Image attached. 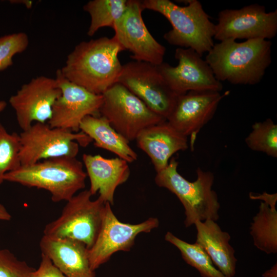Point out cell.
Here are the masks:
<instances>
[{
    "instance_id": "cell-1",
    "label": "cell",
    "mask_w": 277,
    "mask_h": 277,
    "mask_svg": "<svg viewBox=\"0 0 277 277\" xmlns=\"http://www.w3.org/2000/svg\"><path fill=\"white\" fill-rule=\"evenodd\" d=\"M124 50L114 36L82 42L68 54L60 70L70 82L102 95L117 83L123 67L118 55Z\"/></svg>"
},
{
    "instance_id": "cell-2",
    "label": "cell",
    "mask_w": 277,
    "mask_h": 277,
    "mask_svg": "<svg viewBox=\"0 0 277 277\" xmlns=\"http://www.w3.org/2000/svg\"><path fill=\"white\" fill-rule=\"evenodd\" d=\"M271 45L264 39L240 43L226 39L214 44L205 61L219 81L254 85L262 80L271 63Z\"/></svg>"
},
{
    "instance_id": "cell-3",
    "label": "cell",
    "mask_w": 277,
    "mask_h": 277,
    "mask_svg": "<svg viewBox=\"0 0 277 277\" xmlns=\"http://www.w3.org/2000/svg\"><path fill=\"white\" fill-rule=\"evenodd\" d=\"M143 10L157 12L170 22L172 29L164 35L170 44L191 48L202 56L214 45L215 26L197 0L181 6L169 0L141 1Z\"/></svg>"
},
{
    "instance_id": "cell-4",
    "label": "cell",
    "mask_w": 277,
    "mask_h": 277,
    "mask_svg": "<svg viewBox=\"0 0 277 277\" xmlns=\"http://www.w3.org/2000/svg\"><path fill=\"white\" fill-rule=\"evenodd\" d=\"M87 173L82 162L76 157H58L29 165H21L8 172L4 181L48 191L52 201H68L84 189Z\"/></svg>"
},
{
    "instance_id": "cell-5",
    "label": "cell",
    "mask_w": 277,
    "mask_h": 277,
    "mask_svg": "<svg viewBox=\"0 0 277 277\" xmlns=\"http://www.w3.org/2000/svg\"><path fill=\"white\" fill-rule=\"evenodd\" d=\"M178 162L171 158L166 168L156 172V184L174 194L182 204L186 216L185 226L189 227L196 221L219 218L220 204L215 191L212 189L214 175L199 167L195 181L190 182L177 171Z\"/></svg>"
},
{
    "instance_id": "cell-6",
    "label": "cell",
    "mask_w": 277,
    "mask_h": 277,
    "mask_svg": "<svg viewBox=\"0 0 277 277\" xmlns=\"http://www.w3.org/2000/svg\"><path fill=\"white\" fill-rule=\"evenodd\" d=\"M91 196L85 190L67 201L60 216L45 226L44 235L78 241L90 248L100 231L105 204Z\"/></svg>"
},
{
    "instance_id": "cell-7",
    "label": "cell",
    "mask_w": 277,
    "mask_h": 277,
    "mask_svg": "<svg viewBox=\"0 0 277 277\" xmlns=\"http://www.w3.org/2000/svg\"><path fill=\"white\" fill-rule=\"evenodd\" d=\"M22 165H31L58 157H76L79 146L86 147L92 139L81 131L74 132L51 128L46 123H35L19 134Z\"/></svg>"
},
{
    "instance_id": "cell-8",
    "label": "cell",
    "mask_w": 277,
    "mask_h": 277,
    "mask_svg": "<svg viewBox=\"0 0 277 277\" xmlns=\"http://www.w3.org/2000/svg\"><path fill=\"white\" fill-rule=\"evenodd\" d=\"M102 95L101 115L129 142L135 140L146 128L166 121L119 83L112 85Z\"/></svg>"
},
{
    "instance_id": "cell-9",
    "label": "cell",
    "mask_w": 277,
    "mask_h": 277,
    "mask_svg": "<svg viewBox=\"0 0 277 277\" xmlns=\"http://www.w3.org/2000/svg\"><path fill=\"white\" fill-rule=\"evenodd\" d=\"M117 83L166 120L178 96L168 86L157 66L147 62L133 61L123 65Z\"/></svg>"
},
{
    "instance_id": "cell-10",
    "label": "cell",
    "mask_w": 277,
    "mask_h": 277,
    "mask_svg": "<svg viewBox=\"0 0 277 277\" xmlns=\"http://www.w3.org/2000/svg\"><path fill=\"white\" fill-rule=\"evenodd\" d=\"M159 225L156 217L136 224L123 223L113 212L111 205L106 203L100 231L94 244L88 249L91 268L95 271L117 251H129L138 234L150 232Z\"/></svg>"
},
{
    "instance_id": "cell-11",
    "label": "cell",
    "mask_w": 277,
    "mask_h": 277,
    "mask_svg": "<svg viewBox=\"0 0 277 277\" xmlns=\"http://www.w3.org/2000/svg\"><path fill=\"white\" fill-rule=\"evenodd\" d=\"M214 38L271 39L277 33V10L267 12L264 6L252 4L240 9H224L218 14Z\"/></svg>"
},
{
    "instance_id": "cell-12",
    "label": "cell",
    "mask_w": 277,
    "mask_h": 277,
    "mask_svg": "<svg viewBox=\"0 0 277 277\" xmlns=\"http://www.w3.org/2000/svg\"><path fill=\"white\" fill-rule=\"evenodd\" d=\"M141 1L127 0L126 9L113 29V36L131 57L158 66L163 62L165 47L150 34L142 16Z\"/></svg>"
},
{
    "instance_id": "cell-13",
    "label": "cell",
    "mask_w": 277,
    "mask_h": 277,
    "mask_svg": "<svg viewBox=\"0 0 277 277\" xmlns=\"http://www.w3.org/2000/svg\"><path fill=\"white\" fill-rule=\"evenodd\" d=\"M174 57L176 66L163 62L157 66L164 80L176 95L190 91L210 90L221 92L222 83L214 76L206 61L191 48L179 47Z\"/></svg>"
},
{
    "instance_id": "cell-14",
    "label": "cell",
    "mask_w": 277,
    "mask_h": 277,
    "mask_svg": "<svg viewBox=\"0 0 277 277\" xmlns=\"http://www.w3.org/2000/svg\"><path fill=\"white\" fill-rule=\"evenodd\" d=\"M61 94L56 78L45 76L36 77L22 85L9 100L22 130L28 129L33 122L49 121L53 106Z\"/></svg>"
},
{
    "instance_id": "cell-15",
    "label": "cell",
    "mask_w": 277,
    "mask_h": 277,
    "mask_svg": "<svg viewBox=\"0 0 277 277\" xmlns=\"http://www.w3.org/2000/svg\"><path fill=\"white\" fill-rule=\"evenodd\" d=\"M55 78L62 94L53 106L48 125L51 128L78 132L80 124L86 116L99 115L103 95L93 93L67 80L60 69L56 71Z\"/></svg>"
},
{
    "instance_id": "cell-16",
    "label": "cell",
    "mask_w": 277,
    "mask_h": 277,
    "mask_svg": "<svg viewBox=\"0 0 277 277\" xmlns=\"http://www.w3.org/2000/svg\"><path fill=\"white\" fill-rule=\"evenodd\" d=\"M229 93L205 90L190 91L177 96L167 121L187 137L193 149L197 135L213 117L221 101Z\"/></svg>"
},
{
    "instance_id": "cell-17",
    "label": "cell",
    "mask_w": 277,
    "mask_h": 277,
    "mask_svg": "<svg viewBox=\"0 0 277 277\" xmlns=\"http://www.w3.org/2000/svg\"><path fill=\"white\" fill-rule=\"evenodd\" d=\"M137 147L150 159L156 172L167 167L172 156L188 148V138L167 121L146 128L135 139Z\"/></svg>"
},
{
    "instance_id": "cell-18",
    "label": "cell",
    "mask_w": 277,
    "mask_h": 277,
    "mask_svg": "<svg viewBox=\"0 0 277 277\" xmlns=\"http://www.w3.org/2000/svg\"><path fill=\"white\" fill-rule=\"evenodd\" d=\"M82 159L90 180L89 190L92 195L98 192V197L105 203L113 205L116 188L130 176L128 163L118 157L107 159L88 154H84Z\"/></svg>"
},
{
    "instance_id": "cell-19",
    "label": "cell",
    "mask_w": 277,
    "mask_h": 277,
    "mask_svg": "<svg viewBox=\"0 0 277 277\" xmlns=\"http://www.w3.org/2000/svg\"><path fill=\"white\" fill-rule=\"evenodd\" d=\"M42 252L67 277H95L90 266L88 248L82 242L43 234L39 242Z\"/></svg>"
},
{
    "instance_id": "cell-20",
    "label": "cell",
    "mask_w": 277,
    "mask_h": 277,
    "mask_svg": "<svg viewBox=\"0 0 277 277\" xmlns=\"http://www.w3.org/2000/svg\"><path fill=\"white\" fill-rule=\"evenodd\" d=\"M196 241L210 256L212 263L225 277H233L237 260L229 244V234L223 231L216 221H196Z\"/></svg>"
},
{
    "instance_id": "cell-21",
    "label": "cell",
    "mask_w": 277,
    "mask_h": 277,
    "mask_svg": "<svg viewBox=\"0 0 277 277\" xmlns=\"http://www.w3.org/2000/svg\"><path fill=\"white\" fill-rule=\"evenodd\" d=\"M80 130L94 141L95 147L110 151L128 163L137 160V154L129 145V142L103 116H86L80 124Z\"/></svg>"
},
{
    "instance_id": "cell-22",
    "label": "cell",
    "mask_w": 277,
    "mask_h": 277,
    "mask_svg": "<svg viewBox=\"0 0 277 277\" xmlns=\"http://www.w3.org/2000/svg\"><path fill=\"white\" fill-rule=\"evenodd\" d=\"M276 203L261 202L259 211L253 218L250 234L254 245L267 254L277 252V211Z\"/></svg>"
},
{
    "instance_id": "cell-23",
    "label": "cell",
    "mask_w": 277,
    "mask_h": 277,
    "mask_svg": "<svg viewBox=\"0 0 277 277\" xmlns=\"http://www.w3.org/2000/svg\"><path fill=\"white\" fill-rule=\"evenodd\" d=\"M127 0H92L84 7L91 17L87 34L93 36L98 29L105 27L113 28L115 22L124 13Z\"/></svg>"
},
{
    "instance_id": "cell-24",
    "label": "cell",
    "mask_w": 277,
    "mask_h": 277,
    "mask_svg": "<svg viewBox=\"0 0 277 277\" xmlns=\"http://www.w3.org/2000/svg\"><path fill=\"white\" fill-rule=\"evenodd\" d=\"M165 239L181 252L183 260L195 268L202 277H225L216 269L204 249L197 243H188L167 232Z\"/></svg>"
},
{
    "instance_id": "cell-25",
    "label": "cell",
    "mask_w": 277,
    "mask_h": 277,
    "mask_svg": "<svg viewBox=\"0 0 277 277\" xmlns=\"http://www.w3.org/2000/svg\"><path fill=\"white\" fill-rule=\"evenodd\" d=\"M245 143L252 150L261 152L268 156L277 157V125L268 118L256 122L245 138Z\"/></svg>"
},
{
    "instance_id": "cell-26",
    "label": "cell",
    "mask_w": 277,
    "mask_h": 277,
    "mask_svg": "<svg viewBox=\"0 0 277 277\" xmlns=\"http://www.w3.org/2000/svg\"><path fill=\"white\" fill-rule=\"evenodd\" d=\"M19 151V134L9 133L0 123V185L4 181L6 173L21 166Z\"/></svg>"
},
{
    "instance_id": "cell-27",
    "label": "cell",
    "mask_w": 277,
    "mask_h": 277,
    "mask_svg": "<svg viewBox=\"0 0 277 277\" xmlns=\"http://www.w3.org/2000/svg\"><path fill=\"white\" fill-rule=\"evenodd\" d=\"M29 44L27 34L18 32L0 37V71L13 64L12 58L17 53L24 52Z\"/></svg>"
},
{
    "instance_id": "cell-28",
    "label": "cell",
    "mask_w": 277,
    "mask_h": 277,
    "mask_svg": "<svg viewBox=\"0 0 277 277\" xmlns=\"http://www.w3.org/2000/svg\"><path fill=\"white\" fill-rule=\"evenodd\" d=\"M34 269L8 249L0 248V277H29Z\"/></svg>"
},
{
    "instance_id": "cell-29",
    "label": "cell",
    "mask_w": 277,
    "mask_h": 277,
    "mask_svg": "<svg viewBox=\"0 0 277 277\" xmlns=\"http://www.w3.org/2000/svg\"><path fill=\"white\" fill-rule=\"evenodd\" d=\"M29 277H67L45 254H41V261L37 269Z\"/></svg>"
},
{
    "instance_id": "cell-30",
    "label": "cell",
    "mask_w": 277,
    "mask_h": 277,
    "mask_svg": "<svg viewBox=\"0 0 277 277\" xmlns=\"http://www.w3.org/2000/svg\"><path fill=\"white\" fill-rule=\"evenodd\" d=\"M11 219V215L7 211L5 206L0 203V220L9 221Z\"/></svg>"
},
{
    "instance_id": "cell-31",
    "label": "cell",
    "mask_w": 277,
    "mask_h": 277,
    "mask_svg": "<svg viewBox=\"0 0 277 277\" xmlns=\"http://www.w3.org/2000/svg\"><path fill=\"white\" fill-rule=\"evenodd\" d=\"M263 277H277V265L276 263L270 269L266 271L263 274Z\"/></svg>"
},
{
    "instance_id": "cell-32",
    "label": "cell",
    "mask_w": 277,
    "mask_h": 277,
    "mask_svg": "<svg viewBox=\"0 0 277 277\" xmlns=\"http://www.w3.org/2000/svg\"><path fill=\"white\" fill-rule=\"evenodd\" d=\"M7 106V103L4 101H0V112L3 111Z\"/></svg>"
}]
</instances>
